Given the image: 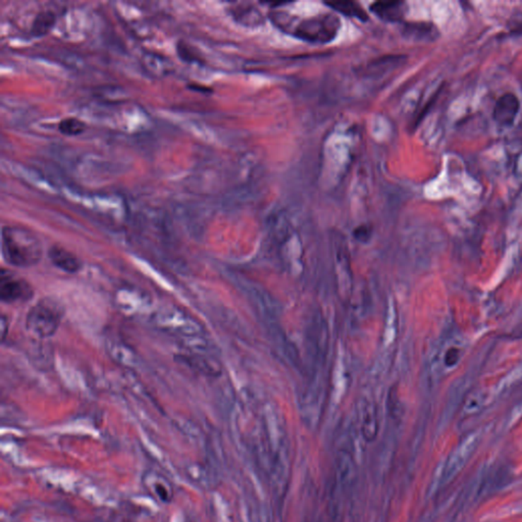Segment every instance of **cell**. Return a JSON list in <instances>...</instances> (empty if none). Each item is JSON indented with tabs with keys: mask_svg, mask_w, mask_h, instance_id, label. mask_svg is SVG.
Here are the masks:
<instances>
[{
	"mask_svg": "<svg viewBox=\"0 0 522 522\" xmlns=\"http://www.w3.org/2000/svg\"><path fill=\"white\" fill-rule=\"evenodd\" d=\"M370 11L379 20L388 23H400L407 13V6L403 1H378L370 6Z\"/></svg>",
	"mask_w": 522,
	"mask_h": 522,
	"instance_id": "cell-6",
	"label": "cell"
},
{
	"mask_svg": "<svg viewBox=\"0 0 522 522\" xmlns=\"http://www.w3.org/2000/svg\"><path fill=\"white\" fill-rule=\"evenodd\" d=\"M2 257L9 266L28 268L42 259V245L29 230L6 225L1 232Z\"/></svg>",
	"mask_w": 522,
	"mask_h": 522,
	"instance_id": "cell-2",
	"label": "cell"
},
{
	"mask_svg": "<svg viewBox=\"0 0 522 522\" xmlns=\"http://www.w3.org/2000/svg\"><path fill=\"white\" fill-rule=\"evenodd\" d=\"M333 11L346 17L357 18L361 22H367L369 15L357 2L354 1H330L326 2Z\"/></svg>",
	"mask_w": 522,
	"mask_h": 522,
	"instance_id": "cell-13",
	"label": "cell"
},
{
	"mask_svg": "<svg viewBox=\"0 0 522 522\" xmlns=\"http://www.w3.org/2000/svg\"><path fill=\"white\" fill-rule=\"evenodd\" d=\"M232 15L237 22L243 26L257 27L263 24L264 18L259 9L250 6H240L238 8H232Z\"/></svg>",
	"mask_w": 522,
	"mask_h": 522,
	"instance_id": "cell-12",
	"label": "cell"
},
{
	"mask_svg": "<svg viewBox=\"0 0 522 522\" xmlns=\"http://www.w3.org/2000/svg\"><path fill=\"white\" fill-rule=\"evenodd\" d=\"M86 123L78 117H64L59 123V132L64 136H77L82 134L86 130Z\"/></svg>",
	"mask_w": 522,
	"mask_h": 522,
	"instance_id": "cell-15",
	"label": "cell"
},
{
	"mask_svg": "<svg viewBox=\"0 0 522 522\" xmlns=\"http://www.w3.org/2000/svg\"><path fill=\"white\" fill-rule=\"evenodd\" d=\"M188 88L191 89V90L194 91H199V92H209L210 91V89L208 88V87L202 86V85L199 84H189L187 85Z\"/></svg>",
	"mask_w": 522,
	"mask_h": 522,
	"instance_id": "cell-18",
	"label": "cell"
},
{
	"mask_svg": "<svg viewBox=\"0 0 522 522\" xmlns=\"http://www.w3.org/2000/svg\"><path fill=\"white\" fill-rule=\"evenodd\" d=\"M270 18L275 26L285 33L314 45L332 42L341 28V20L333 13H324L300 20L291 17L288 13L275 11L270 13Z\"/></svg>",
	"mask_w": 522,
	"mask_h": 522,
	"instance_id": "cell-1",
	"label": "cell"
},
{
	"mask_svg": "<svg viewBox=\"0 0 522 522\" xmlns=\"http://www.w3.org/2000/svg\"><path fill=\"white\" fill-rule=\"evenodd\" d=\"M50 261L57 268L68 273H77L82 268V262L73 253L61 246H52L48 251Z\"/></svg>",
	"mask_w": 522,
	"mask_h": 522,
	"instance_id": "cell-8",
	"label": "cell"
},
{
	"mask_svg": "<svg viewBox=\"0 0 522 522\" xmlns=\"http://www.w3.org/2000/svg\"><path fill=\"white\" fill-rule=\"evenodd\" d=\"M401 33L413 41H432L438 37L436 27L429 23H405L401 28Z\"/></svg>",
	"mask_w": 522,
	"mask_h": 522,
	"instance_id": "cell-9",
	"label": "cell"
},
{
	"mask_svg": "<svg viewBox=\"0 0 522 522\" xmlns=\"http://www.w3.org/2000/svg\"><path fill=\"white\" fill-rule=\"evenodd\" d=\"M64 315L63 305L52 298L39 300L28 312L26 328L36 337L50 338L57 333Z\"/></svg>",
	"mask_w": 522,
	"mask_h": 522,
	"instance_id": "cell-3",
	"label": "cell"
},
{
	"mask_svg": "<svg viewBox=\"0 0 522 522\" xmlns=\"http://www.w3.org/2000/svg\"><path fill=\"white\" fill-rule=\"evenodd\" d=\"M402 57H386L376 59V61L367 64V68H365V71H367L365 73L369 76L381 75V73L392 70L397 64H399L400 61L403 59Z\"/></svg>",
	"mask_w": 522,
	"mask_h": 522,
	"instance_id": "cell-14",
	"label": "cell"
},
{
	"mask_svg": "<svg viewBox=\"0 0 522 522\" xmlns=\"http://www.w3.org/2000/svg\"><path fill=\"white\" fill-rule=\"evenodd\" d=\"M34 291L27 280L18 277L13 271L2 270L0 273V299L4 303L28 301Z\"/></svg>",
	"mask_w": 522,
	"mask_h": 522,
	"instance_id": "cell-4",
	"label": "cell"
},
{
	"mask_svg": "<svg viewBox=\"0 0 522 522\" xmlns=\"http://www.w3.org/2000/svg\"><path fill=\"white\" fill-rule=\"evenodd\" d=\"M372 229L369 225H361L353 231V236L360 242H369L372 238Z\"/></svg>",
	"mask_w": 522,
	"mask_h": 522,
	"instance_id": "cell-17",
	"label": "cell"
},
{
	"mask_svg": "<svg viewBox=\"0 0 522 522\" xmlns=\"http://www.w3.org/2000/svg\"><path fill=\"white\" fill-rule=\"evenodd\" d=\"M177 54L182 61L185 63H198V54L195 52L194 48L188 43L184 42L183 40H179L177 43Z\"/></svg>",
	"mask_w": 522,
	"mask_h": 522,
	"instance_id": "cell-16",
	"label": "cell"
},
{
	"mask_svg": "<svg viewBox=\"0 0 522 522\" xmlns=\"http://www.w3.org/2000/svg\"><path fill=\"white\" fill-rule=\"evenodd\" d=\"M55 22H57V15L54 11L48 8L42 9L34 18L30 33L37 38L47 35L54 28Z\"/></svg>",
	"mask_w": 522,
	"mask_h": 522,
	"instance_id": "cell-11",
	"label": "cell"
},
{
	"mask_svg": "<svg viewBox=\"0 0 522 522\" xmlns=\"http://www.w3.org/2000/svg\"><path fill=\"white\" fill-rule=\"evenodd\" d=\"M355 477L353 459L348 452H340L335 462L336 486L340 491L346 492Z\"/></svg>",
	"mask_w": 522,
	"mask_h": 522,
	"instance_id": "cell-7",
	"label": "cell"
},
{
	"mask_svg": "<svg viewBox=\"0 0 522 522\" xmlns=\"http://www.w3.org/2000/svg\"><path fill=\"white\" fill-rule=\"evenodd\" d=\"M379 427V415L376 407L369 404L362 409V413H361V434L365 441H372L378 436Z\"/></svg>",
	"mask_w": 522,
	"mask_h": 522,
	"instance_id": "cell-10",
	"label": "cell"
},
{
	"mask_svg": "<svg viewBox=\"0 0 522 522\" xmlns=\"http://www.w3.org/2000/svg\"><path fill=\"white\" fill-rule=\"evenodd\" d=\"M521 109V102L514 93H505L497 100L493 117L497 124L503 126L514 125Z\"/></svg>",
	"mask_w": 522,
	"mask_h": 522,
	"instance_id": "cell-5",
	"label": "cell"
}]
</instances>
